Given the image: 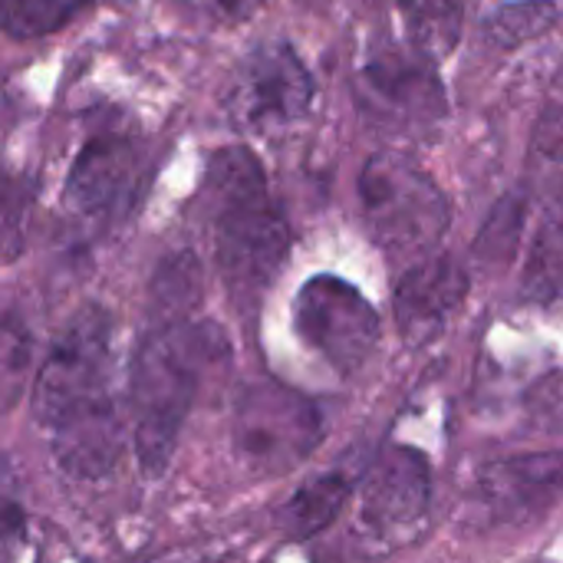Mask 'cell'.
<instances>
[{
    "instance_id": "52a82bcc",
    "label": "cell",
    "mask_w": 563,
    "mask_h": 563,
    "mask_svg": "<svg viewBox=\"0 0 563 563\" xmlns=\"http://www.w3.org/2000/svg\"><path fill=\"white\" fill-rule=\"evenodd\" d=\"M356 99L366 119L396 132H422L449 112L432 59L416 46H383L369 53L356 73Z\"/></svg>"
},
{
    "instance_id": "2e32d148",
    "label": "cell",
    "mask_w": 563,
    "mask_h": 563,
    "mask_svg": "<svg viewBox=\"0 0 563 563\" xmlns=\"http://www.w3.org/2000/svg\"><path fill=\"white\" fill-rule=\"evenodd\" d=\"M525 297L534 303H563V214H551L525 264Z\"/></svg>"
},
{
    "instance_id": "d6986e66",
    "label": "cell",
    "mask_w": 563,
    "mask_h": 563,
    "mask_svg": "<svg viewBox=\"0 0 563 563\" xmlns=\"http://www.w3.org/2000/svg\"><path fill=\"white\" fill-rule=\"evenodd\" d=\"M89 0H3V26L10 36H43L59 30Z\"/></svg>"
},
{
    "instance_id": "603a6c76",
    "label": "cell",
    "mask_w": 563,
    "mask_h": 563,
    "mask_svg": "<svg viewBox=\"0 0 563 563\" xmlns=\"http://www.w3.org/2000/svg\"><path fill=\"white\" fill-rule=\"evenodd\" d=\"M534 142H538V152L551 162H563V102L561 106H551L538 129H534Z\"/></svg>"
},
{
    "instance_id": "6da1fadb",
    "label": "cell",
    "mask_w": 563,
    "mask_h": 563,
    "mask_svg": "<svg viewBox=\"0 0 563 563\" xmlns=\"http://www.w3.org/2000/svg\"><path fill=\"white\" fill-rule=\"evenodd\" d=\"M228 363V340L214 323H165L132 360L129 402L135 452L148 475L165 472L205 379Z\"/></svg>"
},
{
    "instance_id": "4fadbf2b",
    "label": "cell",
    "mask_w": 563,
    "mask_h": 563,
    "mask_svg": "<svg viewBox=\"0 0 563 563\" xmlns=\"http://www.w3.org/2000/svg\"><path fill=\"white\" fill-rule=\"evenodd\" d=\"M53 459L73 478H102L122 455V422L109 396L49 426Z\"/></svg>"
},
{
    "instance_id": "3957f363",
    "label": "cell",
    "mask_w": 563,
    "mask_h": 563,
    "mask_svg": "<svg viewBox=\"0 0 563 563\" xmlns=\"http://www.w3.org/2000/svg\"><path fill=\"white\" fill-rule=\"evenodd\" d=\"M323 439L320 409L280 386V383H254L238 396L234 409V455L254 478H277L297 468Z\"/></svg>"
},
{
    "instance_id": "9a60e30c",
    "label": "cell",
    "mask_w": 563,
    "mask_h": 563,
    "mask_svg": "<svg viewBox=\"0 0 563 563\" xmlns=\"http://www.w3.org/2000/svg\"><path fill=\"white\" fill-rule=\"evenodd\" d=\"M409 46L429 59H442L459 46L468 0H399Z\"/></svg>"
},
{
    "instance_id": "7a4b0ae2",
    "label": "cell",
    "mask_w": 563,
    "mask_h": 563,
    "mask_svg": "<svg viewBox=\"0 0 563 563\" xmlns=\"http://www.w3.org/2000/svg\"><path fill=\"white\" fill-rule=\"evenodd\" d=\"M360 201L373 241L393 257H419L439 247L452 208L426 168L399 152H379L360 175Z\"/></svg>"
},
{
    "instance_id": "7402d4cb",
    "label": "cell",
    "mask_w": 563,
    "mask_h": 563,
    "mask_svg": "<svg viewBox=\"0 0 563 563\" xmlns=\"http://www.w3.org/2000/svg\"><path fill=\"white\" fill-rule=\"evenodd\" d=\"M528 416L534 426L563 435V376H544L528 393Z\"/></svg>"
},
{
    "instance_id": "8fae6325",
    "label": "cell",
    "mask_w": 563,
    "mask_h": 563,
    "mask_svg": "<svg viewBox=\"0 0 563 563\" xmlns=\"http://www.w3.org/2000/svg\"><path fill=\"white\" fill-rule=\"evenodd\" d=\"M139 172V145L132 142V135L122 132H102L92 135L66 178V208L79 218H102L109 214L115 205H122V198L132 191Z\"/></svg>"
},
{
    "instance_id": "30bf717a",
    "label": "cell",
    "mask_w": 563,
    "mask_h": 563,
    "mask_svg": "<svg viewBox=\"0 0 563 563\" xmlns=\"http://www.w3.org/2000/svg\"><path fill=\"white\" fill-rule=\"evenodd\" d=\"M429 498H432V475L426 455H419L409 445H396L386 449L369 468L366 492H363V518L376 531L396 534L426 518Z\"/></svg>"
},
{
    "instance_id": "5b68a950",
    "label": "cell",
    "mask_w": 563,
    "mask_h": 563,
    "mask_svg": "<svg viewBox=\"0 0 563 563\" xmlns=\"http://www.w3.org/2000/svg\"><path fill=\"white\" fill-rule=\"evenodd\" d=\"M109 313L99 307H82L59 333L33 386V412L46 429L109 396Z\"/></svg>"
},
{
    "instance_id": "9c48e42d",
    "label": "cell",
    "mask_w": 563,
    "mask_h": 563,
    "mask_svg": "<svg viewBox=\"0 0 563 563\" xmlns=\"http://www.w3.org/2000/svg\"><path fill=\"white\" fill-rule=\"evenodd\" d=\"M475 498L501 525H525L563 505V452L511 455L485 465Z\"/></svg>"
},
{
    "instance_id": "ba28073f",
    "label": "cell",
    "mask_w": 563,
    "mask_h": 563,
    "mask_svg": "<svg viewBox=\"0 0 563 563\" xmlns=\"http://www.w3.org/2000/svg\"><path fill=\"white\" fill-rule=\"evenodd\" d=\"M313 102V79L297 49L284 40L251 49L231 82L228 106L238 125L274 132L297 122Z\"/></svg>"
},
{
    "instance_id": "277c9868",
    "label": "cell",
    "mask_w": 563,
    "mask_h": 563,
    "mask_svg": "<svg viewBox=\"0 0 563 563\" xmlns=\"http://www.w3.org/2000/svg\"><path fill=\"white\" fill-rule=\"evenodd\" d=\"M290 254V228L271 205L267 188L214 205V257L238 300L264 294Z\"/></svg>"
},
{
    "instance_id": "e0dca14e",
    "label": "cell",
    "mask_w": 563,
    "mask_h": 563,
    "mask_svg": "<svg viewBox=\"0 0 563 563\" xmlns=\"http://www.w3.org/2000/svg\"><path fill=\"white\" fill-rule=\"evenodd\" d=\"M554 20H558L554 0H515V3L498 7L485 20V40L498 49H515L548 33Z\"/></svg>"
},
{
    "instance_id": "44dd1931",
    "label": "cell",
    "mask_w": 563,
    "mask_h": 563,
    "mask_svg": "<svg viewBox=\"0 0 563 563\" xmlns=\"http://www.w3.org/2000/svg\"><path fill=\"white\" fill-rule=\"evenodd\" d=\"M168 3L201 26H234L244 23L261 0H168Z\"/></svg>"
},
{
    "instance_id": "ac0fdd59",
    "label": "cell",
    "mask_w": 563,
    "mask_h": 563,
    "mask_svg": "<svg viewBox=\"0 0 563 563\" xmlns=\"http://www.w3.org/2000/svg\"><path fill=\"white\" fill-rule=\"evenodd\" d=\"M198 294H201V271H198L195 257H188V254L172 257L155 274L152 310L162 317V327L165 323H178L198 303Z\"/></svg>"
},
{
    "instance_id": "8992f818",
    "label": "cell",
    "mask_w": 563,
    "mask_h": 563,
    "mask_svg": "<svg viewBox=\"0 0 563 563\" xmlns=\"http://www.w3.org/2000/svg\"><path fill=\"white\" fill-rule=\"evenodd\" d=\"M294 327L300 340L320 353L336 373H356L379 343V313L343 277H310L294 300Z\"/></svg>"
},
{
    "instance_id": "5bb4252c",
    "label": "cell",
    "mask_w": 563,
    "mask_h": 563,
    "mask_svg": "<svg viewBox=\"0 0 563 563\" xmlns=\"http://www.w3.org/2000/svg\"><path fill=\"white\" fill-rule=\"evenodd\" d=\"M346 498H350V478L343 472L320 475L290 495V501L277 511V525L290 541H307L336 521Z\"/></svg>"
},
{
    "instance_id": "ffe728a7",
    "label": "cell",
    "mask_w": 563,
    "mask_h": 563,
    "mask_svg": "<svg viewBox=\"0 0 563 563\" xmlns=\"http://www.w3.org/2000/svg\"><path fill=\"white\" fill-rule=\"evenodd\" d=\"M521 214H525V198L515 195L508 201L498 205V211L492 214V221L485 224L482 231V241H478V254L482 257H508L515 251V241H518V231H521Z\"/></svg>"
},
{
    "instance_id": "7c38bea8",
    "label": "cell",
    "mask_w": 563,
    "mask_h": 563,
    "mask_svg": "<svg viewBox=\"0 0 563 563\" xmlns=\"http://www.w3.org/2000/svg\"><path fill=\"white\" fill-rule=\"evenodd\" d=\"M468 294V274L455 257L435 254L396 284V320L412 343L439 333Z\"/></svg>"
}]
</instances>
